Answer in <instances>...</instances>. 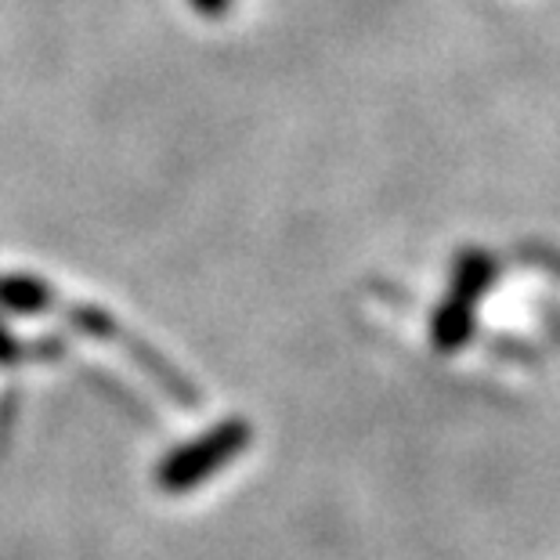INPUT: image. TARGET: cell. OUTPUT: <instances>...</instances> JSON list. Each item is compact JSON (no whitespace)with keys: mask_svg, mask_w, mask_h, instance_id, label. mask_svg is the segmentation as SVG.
<instances>
[{"mask_svg":"<svg viewBox=\"0 0 560 560\" xmlns=\"http://www.w3.org/2000/svg\"><path fill=\"white\" fill-rule=\"evenodd\" d=\"M249 441H254V427L240 420V416L213 423L207 434L185 441L171 456H163V463L156 467V485L171 495L192 492V488H199L207 478L240 459L249 448Z\"/></svg>","mask_w":560,"mask_h":560,"instance_id":"6da1fadb","label":"cell"},{"mask_svg":"<svg viewBox=\"0 0 560 560\" xmlns=\"http://www.w3.org/2000/svg\"><path fill=\"white\" fill-rule=\"evenodd\" d=\"M69 322L88 332V337L102 340V343H113V348H120L130 362H135L141 373H149L156 384L171 395L177 405H185V409H196L199 405V390L196 384H188V380L177 373L171 359H163V354L152 348V343H145L138 337V332H130L120 318H113L105 307H94V304H73L69 307Z\"/></svg>","mask_w":560,"mask_h":560,"instance_id":"7a4b0ae2","label":"cell"},{"mask_svg":"<svg viewBox=\"0 0 560 560\" xmlns=\"http://www.w3.org/2000/svg\"><path fill=\"white\" fill-rule=\"evenodd\" d=\"M495 276L492 257L481 254V249H467L456 265V276H452V290L445 301L438 304V312L431 318V340L441 354H452L459 348H467V340L474 337V307L488 293Z\"/></svg>","mask_w":560,"mask_h":560,"instance_id":"3957f363","label":"cell"},{"mask_svg":"<svg viewBox=\"0 0 560 560\" xmlns=\"http://www.w3.org/2000/svg\"><path fill=\"white\" fill-rule=\"evenodd\" d=\"M55 304L51 282L26 271H4L0 276V312L8 315H44Z\"/></svg>","mask_w":560,"mask_h":560,"instance_id":"277c9868","label":"cell"},{"mask_svg":"<svg viewBox=\"0 0 560 560\" xmlns=\"http://www.w3.org/2000/svg\"><path fill=\"white\" fill-rule=\"evenodd\" d=\"M62 351V343H40V340H22L11 329L0 326V365H19L26 359H55Z\"/></svg>","mask_w":560,"mask_h":560,"instance_id":"5b68a950","label":"cell"},{"mask_svg":"<svg viewBox=\"0 0 560 560\" xmlns=\"http://www.w3.org/2000/svg\"><path fill=\"white\" fill-rule=\"evenodd\" d=\"M202 19H221V15H229L235 0H188Z\"/></svg>","mask_w":560,"mask_h":560,"instance_id":"8992f818","label":"cell"}]
</instances>
